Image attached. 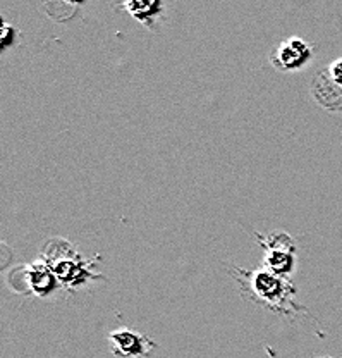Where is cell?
<instances>
[{"label":"cell","mask_w":342,"mask_h":358,"mask_svg":"<svg viewBox=\"0 0 342 358\" xmlns=\"http://www.w3.org/2000/svg\"><path fill=\"white\" fill-rule=\"evenodd\" d=\"M250 288V298L260 301L265 307L275 312L288 313L292 307V294L296 293L295 286L288 278L274 274L267 268L255 272H244Z\"/></svg>","instance_id":"obj_1"},{"label":"cell","mask_w":342,"mask_h":358,"mask_svg":"<svg viewBox=\"0 0 342 358\" xmlns=\"http://www.w3.org/2000/svg\"><path fill=\"white\" fill-rule=\"evenodd\" d=\"M325 74L337 88L342 90V59H337V61H334L332 64L327 67Z\"/></svg>","instance_id":"obj_8"},{"label":"cell","mask_w":342,"mask_h":358,"mask_svg":"<svg viewBox=\"0 0 342 358\" xmlns=\"http://www.w3.org/2000/svg\"><path fill=\"white\" fill-rule=\"evenodd\" d=\"M109 345L110 352L119 358H148L157 348L155 341H151L148 336L128 327L110 333Z\"/></svg>","instance_id":"obj_3"},{"label":"cell","mask_w":342,"mask_h":358,"mask_svg":"<svg viewBox=\"0 0 342 358\" xmlns=\"http://www.w3.org/2000/svg\"><path fill=\"white\" fill-rule=\"evenodd\" d=\"M315 99L318 100L320 106L327 107L330 110L342 109V90L337 88L332 81L327 78L325 73L315 76L313 85H311Z\"/></svg>","instance_id":"obj_5"},{"label":"cell","mask_w":342,"mask_h":358,"mask_svg":"<svg viewBox=\"0 0 342 358\" xmlns=\"http://www.w3.org/2000/svg\"><path fill=\"white\" fill-rule=\"evenodd\" d=\"M29 288L38 296H47L50 291H54L55 279L52 271L45 266H33L28 272Z\"/></svg>","instance_id":"obj_7"},{"label":"cell","mask_w":342,"mask_h":358,"mask_svg":"<svg viewBox=\"0 0 342 358\" xmlns=\"http://www.w3.org/2000/svg\"><path fill=\"white\" fill-rule=\"evenodd\" d=\"M313 47L301 38L284 40L270 54V64L278 71H297L311 59Z\"/></svg>","instance_id":"obj_4"},{"label":"cell","mask_w":342,"mask_h":358,"mask_svg":"<svg viewBox=\"0 0 342 358\" xmlns=\"http://www.w3.org/2000/svg\"><path fill=\"white\" fill-rule=\"evenodd\" d=\"M10 35H16V29L10 28L9 24H3V28H2V48L3 50H6L10 43H13L10 42Z\"/></svg>","instance_id":"obj_9"},{"label":"cell","mask_w":342,"mask_h":358,"mask_svg":"<svg viewBox=\"0 0 342 358\" xmlns=\"http://www.w3.org/2000/svg\"><path fill=\"white\" fill-rule=\"evenodd\" d=\"M256 240H258L260 246L265 250L263 268L277 275H282V278L291 274L292 267H295L296 245L289 234L272 233L267 238L256 236Z\"/></svg>","instance_id":"obj_2"},{"label":"cell","mask_w":342,"mask_h":358,"mask_svg":"<svg viewBox=\"0 0 342 358\" xmlns=\"http://www.w3.org/2000/svg\"><path fill=\"white\" fill-rule=\"evenodd\" d=\"M122 7L135 20L147 24L150 29H155V20L162 17L163 14V3L158 0H151V2L150 0H135V2H126Z\"/></svg>","instance_id":"obj_6"}]
</instances>
